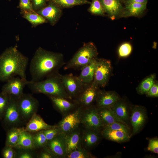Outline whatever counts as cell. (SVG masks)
Instances as JSON below:
<instances>
[{
  "label": "cell",
  "instance_id": "9c48e42d",
  "mask_svg": "<svg viewBox=\"0 0 158 158\" xmlns=\"http://www.w3.org/2000/svg\"><path fill=\"white\" fill-rule=\"evenodd\" d=\"M99 87L92 83L84 84L81 91L75 99V102L83 107L92 105L96 101Z\"/></svg>",
  "mask_w": 158,
  "mask_h": 158
},
{
  "label": "cell",
  "instance_id": "7c38bea8",
  "mask_svg": "<svg viewBox=\"0 0 158 158\" xmlns=\"http://www.w3.org/2000/svg\"><path fill=\"white\" fill-rule=\"evenodd\" d=\"M48 2L45 6L36 12L44 17L51 25L54 26L61 17L62 9L54 3Z\"/></svg>",
  "mask_w": 158,
  "mask_h": 158
},
{
  "label": "cell",
  "instance_id": "484cf974",
  "mask_svg": "<svg viewBox=\"0 0 158 158\" xmlns=\"http://www.w3.org/2000/svg\"><path fill=\"white\" fill-rule=\"evenodd\" d=\"M14 147L24 149L35 148L33 135L24 130H23L20 133L18 141Z\"/></svg>",
  "mask_w": 158,
  "mask_h": 158
},
{
  "label": "cell",
  "instance_id": "30bf717a",
  "mask_svg": "<svg viewBox=\"0 0 158 158\" xmlns=\"http://www.w3.org/2000/svg\"><path fill=\"white\" fill-rule=\"evenodd\" d=\"M28 82L18 76L13 77L3 86L1 92L17 99L23 94V89Z\"/></svg>",
  "mask_w": 158,
  "mask_h": 158
},
{
  "label": "cell",
  "instance_id": "52a82bcc",
  "mask_svg": "<svg viewBox=\"0 0 158 158\" xmlns=\"http://www.w3.org/2000/svg\"><path fill=\"white\" fill-rule=\"evenodd\" d=\"M81 123L86 128L99 133L103 128L97 108L92 105L83 110L81 114Z\"/></svg>",
  "mask_w": 158,
  "mask_h": 158
},
{
  "label": "cell",
  "instance_id": "9a60e30c",
  "mask_svg": "<svg viewBox=\"0 0 158 158\" xmlns=\"http://www.w3.org/2000/svg\"><path fill=\"white\" fill-rule=\"evenodd\" d=\"M9 97V104L2 119L3 125L6 127L17 123L20 118L17 99L11 96Z\"/></svg>",
  "mask_w": 158,
  "mask_h": 158
},
{
  "label": "cell",
  "instance_id": "5bb4252c",
  "mask_svg": "<svg viewBox=\"0 0 158 158\" xmlns=\"http://www.w3.org/2000/svg\"><path fill=\"white\" fill-rule=\"evenodd\" d=\"M106 13L112 20L123 18L124 7L120 0H99Z\"/></svg>",
  "mask_w": 158,
  "mask_h": 158
},
{
  "label": "cell",
  "instance_id": "d6a6232c",
  "mask_svg": "<svg viewBox=\"0 0 158 158\" xmlns=\"http://www.w3.org/2000/svg\"><path fill=\"white\" fill-rule=\"evenodd\" d=\"M36 133L33 135V144L35 148L45 147L47 145L48 141L43 130Z\"/></svg>",
  "mask_w": 158,
  "mask_h": 158
},
{
  "label": "cell",
  "instance_id": "603a6c76",
  "mask_svg": "<svg viewBox=\"0 0 158 158\" xmlns=\"http://www.w3.org/2000/svg\"><path fill=\"white\" fill-rule=\"evenodd\" d=\"M96 59L97 58L80 69L81 72L78 77L83 84H89L92 82L94 79Z\"/></svg>",
  "mask_w": 158,
  "mask_h": 158
},
{
  "label": "cell",
  "instance_id": "1f68e13d",
  "mask_svg": "<svg viewBox=\"0 0 158 158\" xmlns=\"http://www.w3.org/2000/svg\"><path fill=\"white\" fill-rule=\"evenodd\" d=\"M87 11L92 15L102 16H107L99 0H92Z\"/></svg>",
  "mask_w": 158,
  "mask_h": 158
},
{
  "label": "cell",
  "instance_id": "74e56055",
  "mask_svg": "<svg viewBox=\"0 0 158 158\" xmlns=\"http://www.w3.org/2000/svg\"><path fill=\"white\" fill-rule=\"evenodd\" d=\"M43 131L48 141L52 139L61 133L57 126L54 128L43 130Z\"/></svg>",
  "mask_w": 158,
  "mask_h": 158
},
{
  "label": "cell",
  "instance_id": "7a4b0ae2",
  "mask_svg": "<svg viewBox=\"0 0 158 158\" xmlns=\"http://www.w3.org/2000/svg\"><path fill=\"white\" fill-rule=\"evenodd\" d=\"M28 62V58L18 50L16 45L6 49L0 55V81L6 82L16 76L27 79Z\"/></svg>",
  "mask_w": 158,
  "mask_h": 158
},
{
  "label": "cell",
  "instance_id": "6da1fadb",
  "mask_svg": "<svg viewBox=\"0 0 158 158\" xmlns=\"http://www.w3.org/2000/svg\"><path fill=\"white\" fill-rule=\"evenodd\" d=\"M63 58L62 53L49 51L39 47L36 50L30 64L31 81H39L58 72L59 70L66 63Z\"/></svg>",
  "mask_w": 158,
  "mask_h": 158
},
{
  "label": "cell",
  "instance_id": "f546056e",
  "mask_svg": "<svg viewBox=\"0 0 158 158\" xmlns=\"http://www.w3.org/2000/svg\"><path fill=\"white\" fill-rule=\"evenodd\" d=\"M156 75L152 74L144 79L136 88L138 94L140 95L145 94L155 82Z\"/></svg>",
  "mask_w": 158,
  "mask_h": 158
},
{
  "label": "cell",
  "instance_id": "4dcf8cb0",
  "mask_svg": "<svg viewBox=\"0 0 158 158\" xmlns=\"http://www.w3.org/2000/svg\"><path fill=\"white\" fill-rule=\"evenodd\" d=\"M47 1L54 3L62 9L71 8L77 5L90 4L91 3L87 0H47Z\"/></svg>",
  "mask_w": 158,
  "mask_h": 158
},
{
  "label": "cell",
  "instance_id": "ba28073f",
  "mask_svg": "<svg viewBox=\"0 0 158 158\" xmlns=\"http://www.w3.org/2000/svg\"><path fill=\"white\" fill-rule=\"evenodd\" d=\"M83 107L80 106L74 112L66 116L57 126L60 133L65 134L78 128L81 123V117Z\"/></svg>",
  "mask_w": 158,
  "mask_h": 158
},
{
  "label": "cell",
  "instance_id": "44dd1931",
  "mask_svg": "<svg viewBox=\"0 0 158 158\" xmlns=\"http://www.w3.org/2000/svg\"><path fill=\"white\" fill-rule=\"evenodd\" d=\"M124 7L123 18L130 17H140L145 12L147 4L133 3L125 4Z\"/></svg>",
  "mask_w": 158,
  "mask_h": 158
},
{
  "label": "cell",
  "instance_id": "d4e9b609",
  "mask_svg": "<svg viewBox=\"0 0 158 158\" xmlns=\"http://www.w3.org/2000/svg\"><path fill=\"white\" fill-rule=\"evenodd\" d=\"M99 132L87 129L83 131L81 140L84 146L87 148L94 146L99 141L100 137Z\"/></svg>",
  "mask_w": 158,
  "mask_h": 158
},
{
  "label": "cell",
  "instance_id": "60d3db41",
  "mask_svg": "<svg viewBox=\"0 0 158 158\" xmlns=\"http://www.w3.org/2000/svg\"><path fill=\"white\" fill-rule=\"evenodd\" d=\"M147 149L149 151L158 154V139L157 138H153L150 140Z\"/></svg>",
  "mask_w": 158,
  "mask_h": 158
},
{
  "label": "cell",
  "instance_id": "f1b7e54d",
  "mask_svg": "<svg viewBox=\"0 0 158 158\" xmlns=\"http://www.w3.org/2000/svg\"><path fill=\"white\" fill-rule=\"evenodd\" d=\"M23 17L28 20L34 27L48 22L42 16L35 11L22 12Z\"/></svg>",
  "mask_w": 158,
  "mask_h": 158
},
{
  "label": "cell",
  "instance_id": "b9f144b4",
  "mask_svg": "<svg viewBox=\"0 0 158 158\" xmlns=\"http://www.w3.org/2000/svg\"><path fill=\"white\" fill-rule=\"evenodd\" d=\"M34 11H36L44 7L47 5V0H31Z\"/></svg>",
  "mask_w": 158,
  "mask_h": 158
},
{
  "label": "cell",
  "instance_id": "277c9868",
  "mask_svg": "<svg viewBox=\"0 0 158 158\" xmlns=\"http://www.w3.org/2000/svg\"><path fill=\"white\" fill-rule=\"evenodd\" d=\"M98 52L95 44L90 42L83 44L64 67V70H80L97 58Z\"/></svg>",
  "mask_w": 158,
  "mask_h": 158
},
{
  "label": "cell",
  "instance_id": "8d00e7d4",
  "mask_svg": "<svg viewBox=\"0 0 158 158\" xmlns=\"http://www.w3.org/2000/svg\"><path fill=\"white\" fill-rule=\"evenodd\" d=\"M132 49V46L130 43L127 42L124 43L120 46L118 48V55L121 57H127L130 54Z\"/></svg>",
  "mask_w": 158,
  "mask_h": 158
},
{
  "label": "cell",
  "instance_id": "e0dca14e",
  "mask_svg": "<svg viewBox=\"0 0 158 158\" xmlns=\"http://www.w3.org/2000/svg\"><path fill=\"white\" fill-rule=\"evenodd\" d=\"M64 134L60 133L52 139L48 141L47 145L56 157H66L67 154Z\"/></svg>",
  "mask_w": 158,
  "mask_h": 158
},
{
  "label": "cell",
  "instance_id": "d6986e66",
  "mask_svg": "<svg viewBox=\"0 0 158 158\" xmlns=\"http://www.w3.org/2000/svg\"><path fill=\"white\" fill-rule=\"evenodd\" d=\"M64 137L67 154L82 147L81 137L78 128L64 134Z\"/></svg>",
  "mask_w": 158,
  "mask_h": 158
},
{
  "label": "cell",
  "instance_id": "8992f818",
  "mask_svg": "<svg viewBox=\"0 0 158 158\" xmlns=\"http://www.w3.org/2000/svg\"><path fill=\"white\" fill-rule=\"evenodd\" d=\"M17 101L20 117L26 120L36 113L39 105L37 100L32 95L24 93Z\"/></svg>",
  "mask_w": 158,
  "mask_h": 158
},
{
  "label": "cell",
  "instance_id": "ffe728a7",
  "mask_svg": "<svg viewBox=\"0 0 158 158\" xmlns=\"http://www.w3.org/2000/svg\"><path fill=\"white\" fill-rule=\"evenodd\" d=\"M97 108L103 128L107 125L115 122H120L127 125L125 122L117 116L111 108Z\"/></svg>",
  "mask_w": 158,
  "mask_h": 158
},
{
  "label": "cell",
  "instance_id": "8fae6325",
  "mask_svg": "<svg viewBox=\"0 0 158 158\" xmlns=\"http://www.w3.org/2000/svg\"><path fill=\"white\" fill-rule=\"evenodd\" d=\"M61 78L63 87L69 96L72 99H75L82 89L84 84L78 76L70 73L61 75Z\"/></svg>",
  "mask_w": 158,
  "mask_h": 158
},
{
  "label": "cell",
  "instance_id": "7402d4cb",
  "mask_svg": "<svg viewBox=\"0 0 158 158\" xmlns=\"http://www.w3.org/2000/svg\"><path fill=\"white\" fill-rule=\"evenodd\" d=\"M101 134L106 139L118 143L127 142L130 138V135L118 130L103 129Z\"/></svg>",
  "mask_w": 158,
  "mask_h": 158
},
{
  "label": "cell",
  "instance_id": "836d02e7",
  "mask_svg": "<svg viewBox=\"0 0 158 158\" xmlns=\"http://www.w3.org/2000/svg\"><path fill=\"white\" fill-rule=\"evenodd\" d=\"M66 157L68 158H91L95 157L88 151L82 147L67 154Z\"/></svg>",
  "mask_w": 158,
  "mask_h": 158
},
{
  "label": "cell",
  "instance_id": "e575fe53",
  "mask_svg": "<svg viewBox=\"0 0 158 158\" xmlns=\"http://www.w3.org/2000/svg\"><path fill=\"white\" fill-rule=\"evenodd\" d=\"M103 129L120 131L128 135L130 134L129 129L127 125L120 122H115L107 125Z\"/></svg>",
  "mask_w": 158,
  "mask_h": 158
},
{
  "label": "cell",
  "instance_id": "4316f807",
  "mask_svg": "<svg viewBox=\"0 0 158 158\" xmlns=\"http://www.w3.org/2000/svg\"><path fill=\"white\" fill-rule=\"evenodd\" d=\"M111 108L120 119L125 122L127 121L129 111L128 105L124 101L120 99Z\"/></svg>",
  "mask_w": 158,
  "mask_h": 158
},
{
  "label": "cell",
  "instance_id": "d590c367",
  "mask_svg": "<svg viewBox=\"0 0 158 158\" xmlns=\"http://www.w3.org/2000/svg\"><path fill=\"white\" fill-rule=\"evenodd\" d=\"M9 96L2 92L0 93V120H2L9 101Z\"/></svg>",
  "mask_w": 158,
  "mask_h": 158
},
{
  "label": "cell",
  "instance_id": "7bdbcfd3",
  "mask_svg": "<svg viewBox=\"0 0 158 158\" xmlns=\"http://www.w3.org/2000/svg\"><path fill=\"white\" fill-rule=\"evenodd\" d=\"M147 97H157L158 96V83L156 80L145 94Z\"/></svg>",
  "mask_w": 158,
  "mask_h": 158
},
{
  "label": "cell",
  "instance_id": "cb8c5ba5",
  "mask_svg": "<svg viewBox=\"0 0 158 158\" xmlns=\"http://www.w3.org/2000/svg\"><path fill=\"white\" fill-rule=\"evenodd\" d=\"M48 96L55 107L63 113L68 112L76 106L75 104L71 102L68 99L57 96Z\"/></svg>",
  "mask_w": 158,
  "mask_h": 158
},
{
  "label": "cell",
  "instance_id": "83f0119b",
  "mask_svg": "<svg viewBox=\"0 0 158 158\" xmlns=\"http://www.w3.org/2000/svg\"><path fill=\"white\" fill-rule=\"evenodd\" d=\"M24 130V128H11L7 133L5 145L14 147L16 144L21 133Z\"/></svg>",
  "mask_w": 158,
  "mask_h": 158
},
{
  "label": "cell",
  "instance_id": "ac0fdd59",
  "mask_svg": "<svg viewBox=\"0 0 158 158\" xmlns=\"http://www.w3.org/2000/svg\"><path fill=\"white\" fill-rule=\"evenodd\" d=\"M56 126V125H51L47 123L39 115L35 113L30 119L24 130L30 133L49 129Z\"/></svg>",
  "mask_w": 158,
  "mask_h": 158
},
{
  "label": "cell",
  "instance_id": "ab89813d",
  "mask_svg": "<svg viewBox=\"0 0 158 158\" xmlns=\"http://www.w3.org/2000/svg\"><path fill=\"white\" fill-rule=\"evenodd\" d=\"M1 154L4 158H14L16 157V153L13 147L6 145L2 150Z\"/></svg>",
  "mask_w": 158,
  "mask_h": 158
},
{
  "label": "cell",
  "instance_id": "4fadbf2b",
  "mask_svg": "<svg viewBox=\"0 0 158 158\" xmlns=\"http://www.w3.org/2000/svg\"><path fill=\"white\" fill-rule=\"evenodd\" d=\"M146 110L145 107L140 105L134 106L130 117L133 128L132 134H135L142 129L147 118Z\"/></svg>",
  "mask_w": 158,
  "mask_h": 158
},
{
  "label": "cell",
  "instance_id": "5b68a950",
  "mask_svg": "<svg viewBox=\"0 0 158 158\" xmlns=\"http://www.w3.org/2000/svg\"><path fill=\"white\" fill-rule=\"evenodd\" d=\"M111 70L110 60L97 58L92 83L99 87H105L109 81Z\"/></svg>",
  "mask_w": 158,
  "mask_h": 158
},
{
  "label": "cell",
  "instance_id": "f6af8a7d",
  "mask_svg": "<svg viewBox=\"0 0 158 158\" xmlns=\"http://www.w3.org/2000/svg\"><path fill=\"white\" fill-rule=\"evenodd\" d=\"M50 151H45L42 152L40 154L39 157L40 158H52L56 157L52 152H50Z\"/></svg>",
  "mask_w": 158,
  "mask_h": 158
},
{
  "label": "cell",
  "instance_id": "3957f363",
  "mask_svg": "<svg viewBox=\"0 0 158 158\" xmlns=\"http://www.w3.org/2000/svg\"><path fill=\"white\" fill-rule=\"evenodd\" d=\"M61 75L58 72L48 76L44 80L37 82L29 81L27 85L32 92L35 93L71 100L63 87Z\"/></svg>",
  "mask_w": 158,
  "mask_h": 158
},
{
  "label": "cell",
  "instance_id": "2e32d148",
  "mask_svg": "<svg viewBox=\"0 0 158 158\" xmlns=\"http://www.w3.org/2000/svg\"><path fill=\"white\" fill-rule=\"evenodd\" d=\"M121 99L114 91H106L99 90L96 100L97 108H111Z\"/></svg>",
  "mask_w": 158,
  "mask_h": 158
},
{
  "label": "cell",
  "instance_id": "f35d334b",
  "mask_svg": "<svg viewBox=\"0 0 158 158\" xmlns=\"http://www.w3.org/2000/svg\"><path fill=\"white\" fill-rule=\"evenodd\" d=\"M18 7L22 12L34 11L31 0H19Z\"/></svg>",
  "mask_w": 158,
  "mask_h": 158
},
{
  "label": "cell",
  "instance_id": "ee69618b",
  "mask_svg": "<svg viewBox=\"0 0 158 158\" xmlns=\"http://www.w3.org/2000/svg\"><path fill=\"white\" fill-rule=\"evenodd\" d=\"M123 5L133 3H139L147 4L148 0H120Z\"/></svg>",
  "mask_w": 158,
  "mask_h": 158
},
{
  "label": "cell",
  "instance_id": "bcb514c9",
  "mask_svg": "<svg viewBox=\"0 0 158 158\" xmlns=\"http://www.w3.org/2000/svg\"><path fill=\"white\" fill-rule=\"evenodd\" d=\"M19 158H32L33 157L32 154L30 152L25 151L23 152L19 155Z\"/></svg>",
  "mask_w": 158,
  "mask_h": 158
}]
</instances>
